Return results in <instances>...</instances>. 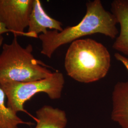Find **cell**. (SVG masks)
I'll use <instances>...</instances> for the list:
<instances>
[{"label": "cell", "mask_w": 128, "mask_h": 128, "mask_svg": "<svg viewBox=\"0 0 128 128\" xmlns=\"http://www.w3.org/2000/svg\"><path fill=\"white\" fill-rule=\"evenodd\" d=\"M86 7L85 15L76 25L67 27L61 32L48 30L39 35L42 54L50 58L60 46L94 34L99 33L112 39L117 38L119 34L117 18L104 9L100 0L88 2Z\"/></svg>", "instance_id": "obj_1"}, {"label": "cell", "mask_w": 128, "mask_h": 128, "mask_svg": "<svg viewBox=\"0 0 128 128\" xmlns=\"http://www.w3.org/2000/svg\"><path fill=\"white\" fill-rule=\"evenodd\" d=\"M111 64L108 49L91 38L72 42L66 52L64 66L67 74L82 83L96 82L105 77Z\"/></svg>", "instance_id": "obj_2"}, {"label": "cell", "mask_w": 128, "mask_h": 128, "mask_svg": "<svg viewBox=\"0 0 128 128\" xmlns=\"http://www.w3.org/2000/svg\"><path fill=\"white\" fill-rule=\"evenodd\" d=\"M14 36L11 43L3 45L0 53V83L29 82L51 76L48 66L32 54V45L23 47Z\"/></svg>", "instance_id": "obj_3"}, {"label": "cell", "mask_w": 128, "mask_h": 128, "mask_svg": "<svg viewBox=\"0 0 128 128\" xmlns=\"http://www.w3.org/2000/svg\"><path fill=\"white\" fill-rule=\"evenodd\" d=\"M64 78L63 74L56 71L48 78L29 82L0 83V87L7 98V106L17 113L28 114L24 109L26 102L39 93L46 94L52 100L60 99L64 88Z\"/></svg>", "instance_id": "obj_4"}, {"label": "cell", "mask_w": 128, "mask_h": 128, "mask_svg": "<svg viewBox=\"0 0 128 128\" xmlns=\"http://www.w3.org/2000/svg\"><path fill=\"white\" fill-rule=\"evenodd\" d=\"M33 0H0V22L14 36H26Z\"/></svg>", "instance_id": "obj_5"}, {"label": "cell", "mask_w": 128, "mask_h": 128, "mask_svg": "<svg viewBox=\"0 0 128 128\" xmlns=\"http://www.w3.org/2000/svg\"><path fill=\"white\" fill-rule=\"evenodd\" d=\"M26 37L37 38L38 34H45L50 28L61 32L62 23L50 16L44 9L41 2L33 0Z\"/></svg>", "instance_id": "obj_6"}, {"label": "cell", "mask_w": 128, "mask_h": 128, "mask_svg": "<svg viewBox=\"0 0 128 128\" xmlns=\"http://www.w3.org/2000/svg\"><path fill=\"white\" fill-rule=\"evenodd\" d=\"M111 11L120 26V32L112 48L128 56V0H114L111 3Z\"/></svg>", "instance_id": "obj_7"}, {"label": "cell", "mask_w": 128, "mask_h": 128, "mask_svg": "<svg viewBox=\"0 0 128 128\" xmlns=\"http://www.w3.org/2000/svg\"><path fill=\"white\" fill-rule=\"evenodd\" d=\"M112 119L122 128H128V81L117 82L112 93Z\"/></svg>", "instance_id": "obj_8"}, {"label": "cell", "mask_w": 128, "mask_h": 128, "mask_svg": "<svg viewBox=\"0 0 128 128\" xmlns=\"http://www.w3.org/2000/svg\"><path fill=\"white\" fill-rule=\"evenodd\" d=\"M37 124L34 128H66L68 118L64 110L50 105L43 106L36 112Z\"/></svg>", "instance_id": "obj_9"}, {"label": "cell", "mask_w": 128, "mask_h": 128, "mask_svg": "<svg viewBox=\"0 0 128 128\" xmlns=\"http://www.w3.org/2000/svg\"><path fill=\"white\" fill-rule=\"evenodd\" d=\"M6 95L0 87V128H18L20 125H31L32 123L20 118L14 110L5 104Z\"/></svg>", "instance_id": "obj_10"}, {"label": "cell", "mask_w": 128, "mask_h": 128, "mask_svg": "<svg viewBox=\"0 0 128 128\" xmlns=\"http://www.w3.org/2000/svg\"><path fill=\"white\" fill-rule=\"evenodd\" d=\"M115 58L116 60L120 61L124 64L125 68L128 72V58L120 53H116L114 54Z\"/></svg>", "instance_id": "obj_11"}, {"label": "cell", "mask_w": 128, "mask_h": 128, "mask_svg": "<svg viewBox=\"0 0 128 128\" xmlns=\"http://www.w3.org/2000/svg\"><path fill=\"white\" fill-rule=\"evenodd\" d=\"M10 32L8 30H7L4 26L0 22V46L2 45L4 41L3 34L5 33Z\"/></svg>", "instance_id": "obj_12"}]
</instances>
